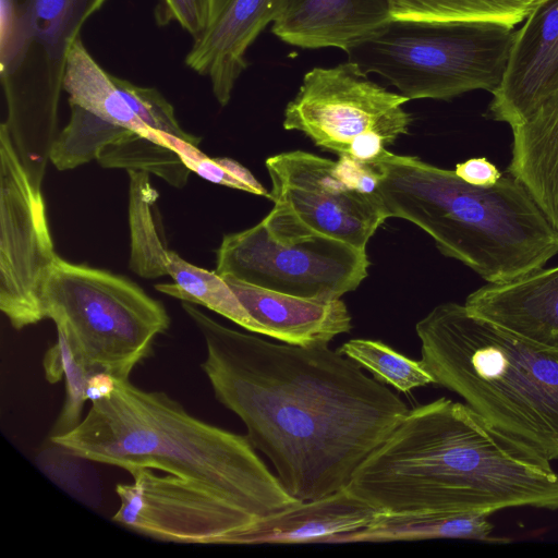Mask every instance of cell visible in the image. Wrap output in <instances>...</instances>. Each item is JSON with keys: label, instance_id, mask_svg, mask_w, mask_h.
I'll list each match as a JSON object with an SVG mask.
<instances>
[{"label": "cell", "instance_id": "obj_20", "mask_svg": "<svg viewBox=\"0 0 558 558\" xmlns=\"http://www.w3.org/2000/svg\"><path fill=\"white\" fill-rule=\"evenodd\" d=\"M378 511L347 487L256 519L239 545L327 543L368 526Z\"/></svg>", "mask_w": 558, "mask_h": 558}, {"label": "cell", "instance_id": "obj_30", "mask_svg": "<svg viewBox=\"0 0 558 558\" xmlns=\"http://www.w3.org/2000/svg\"><path fill=\"white\" fill-rule=\"evenodd\" d=\"M165 141L179 154L191 172L213 183L270 198L269 192L238 161L226 157L210 158L196 145L168 133L165 134Z\"/></svg>", "mask_w": 558, "mask_h": 558}, {"label": "cell", "instance_id": "obj_9", "mask_svg": "<svg viewBox=\"0 0 558 558\" xmlns=\"http://www.w3.org/2000/svg\"><path fill=\"white\" fill-rule=\"evenodd\" d=\"M366 252L310 231L272 208L254 227L226 234L216 272L251 286L315 300H336L367 276Z\"/></svg>", "mask_w": 558, "mask_h": 558}, {"label": "cell", "instance_id": "obj_14", "mask_svg": "<svg viewBox=\"0 0 558 558\" xmlns=\"http://www.w3.org/2000/svg\"><path fill=\"white\" fill-rule=\"evenodd\" d=\"M69 104L135 132L156 130L198 145L201 137L179 125L171 104L155 88L140 87L102 69L81 38L69 50L63 77Z\"/></svg>", "mask_w": 558, "mask_h": 558}, {"label": "cell", "instance_id": "obj_13", "mask_svg": "<svg viewBox=\"0 0 558 558\" xmlns=\"http://www.w3.org/2000/svg\"><path fill=\"white\" fill-rule=\"evenodd\" d=\"M133 481L116 486L119 507L112 521L161 542L239 545L258 519L242 507L196 484L154 469L128 471Z\"/></svg>", "mask_w": 558, "mask_h": 558}, {"label": "cell", "instance_id": "obj_6", "mask_svg": "<svg viewBox=\"0 0 558 558\" xmlns=\"http://www.w3.org/2000/svg\"><path fill=\"white\" fill-rule=\"evenodd\" d=\"M106 0H1L3 122L21 161L40 168L57 137L66 57Z\"/></svg>", "mask_w": 558, "mask_h": 558}, {"label": "cell", "instance_id": "obj_11", "mask_svg": "<svg viewBox=\"0 0 558 558\" xmlns=\"http://www.w3.org/2000/svg\"><path fill=\"white\" fill-rule=\"evenodd\" d=\"M58 255L45 203L0 126V310L20 330L45 318L43 291Z\"/></svg>", "mask_w": 558, "mask_h": 558}, {"label": "cell", "instance_id": "obj_31", "mask_svg": "<svg viewBox=\"0 0 558 558\" xmlns=\"http://www.w3.org/2000/svg\"><path fill=\"white\" fill-rule=\"evenodd\" d=\"M160 7L159 17H162L163 22H177L194 39L204 32L209 0H160Z\"/></svg>", "mask_w": 558, "mask_h": 558}, {"label": "cell", "instance_id": "obj_7", "mask_svg": "<svg viewBox=\"0 0 558 558\" xmlns=\"http://www.w3.org/2000/svg\"><path fill=\"white\" fill-rule=\"evenodd\" d=\"M514 33L493 22L392 21L347 54L409 100H449L499 86Z\"/></svg>", "mask_w": 558, "mask_h": 558}, {"label": "cell", "instance_id": "obj_24", "mask_svg": "<svg viewBox=\"0 0 558 558\" xmlns=\"http://www.w3.org/2000/svg\"><path fill=\"white\" fill-rule=\"evenodd\" d=\"M168 275L174 283H161L155 289L193 304L205 306L244 329L259 333L258 325L250 316L228 283L216 271L187 263L170 251Z\"/></svg>", "mask_w": 558, "mask_h": 558}, {"label": "cell", "instance_id": "obj_4", "mask_svg": "<svg viewBox=\"0 0 558 558\" xmlns=\"http://www.w3.org/2000/svg\"><path fill=\"white\" fill-rule=\"evenodd\" d=\"M374 166L389 218L418 226L441 254L487 283L545 267L558 254V230L508 171L495 184L478 186L454 170L389 150Z\"/></svg>", "mask_w": 558, "mask_h": 558}, {"label": "cell", "instance_id": "obj_16", "mask_svg": "<svg viewBox=\"0 0 558 558\" xmlns=\"http://www.w3.org/2000/svg\"><path fill=\"white\" fill-rule=\"evenodd\" d=\"M288 0H209L204 32L194 39L186 65L208 76L213 93L226 106L246 69L245 54L258 35L281 14Z\"/></svg>", "mask_w": 558, "mask_h": 558}, {"label": "cell", "instance_id": "obj_5", "mask_svg": "<svg viewBox=\"0 0 558 558\" xmlns=\"http://www.w3.org/2000/svg\"><path fill=\"white\" fill-rule=\"evenodd\" d=\"M435 385L460 396L496 428L548 461L558 459V351L471 314L435 306L415 326Z\"/></svg>", "mask_w": 558, "mask_h": 558}, {"label": "cell", "instance_id": "obj_21", "mask_svg": "<svg viewBox=\"0 0 558 558\" xmlns=\"http://www.w3.org/2000/svg\"><path fill=\"white\" fill-rule=\"evenodd\" d=\"M511 132L507 171L527 187L558 230V86Z\"/></svg>", "mask_w": 558, "mask_h": 558}, {"label": "cell", "instance_id": "obj_27", "mask_svg": "<svg viewBox=\"0 0 558 558\" xmlns=\"http://www.w3.org/2000/svg\"><path fill=\"white\" fill-rule=\"evenodd\" d=\"M69 105L70 121L57 135L50 153V161L60 171L71 170L96 159L105 146L131 131L77 105Z\"/></svg>", "mask_w": 558, "mask_h": 558}, {"label": "cell", "instance_id": "obj_10", "mask_svg": "<svg viewBox=\"0 0 558 558\" xmlns=\"http://www.w3.org/2000/svg\"><path fill=\"white\" fill-rule=\"evenodd\" d=\"M409 99L368 78L353 61L313 68L287 105L283 128L299 131L325 149L374 165L401 135L412 116Z\"/></svg>", "mask_w": 558, "mask_h": 558}, {"label": "cell", "instance_id": "obj_26", "mask_svg": "<svg viewBox=\"0 0 558 558\" xmlns=\"http://www.w3.org/2000/svg\"><path fill=\"white\" fill-rule=\"evenodd\" d=\"M129 187V225L131 234L130 268L143 278L168 275L170 251L159 239L151 214L158 194L153 189L149 173L126 170Z\"/></svg>", "mask_w": 558, "mask_h": 558}, {"label": "cell", "instance_id": "obj_3", "mask_svg": "<svg viewBox=\"0 0 558 558\" xmlns=\"http://www.w3.org/2000/svg\"><path fill=\"white\" fill-rule=\"evenodd\" d=\"M71 432L69 456L126 471L149 468L216 493L257 518L298 504L246 436L204 422L163 391L111 378Z\"/></svg>", "mask_w": 558, "mask_h": 558}, {"label": "cell", "instance_id": "obj_15", "mask_svg": "<svg viewBox=\"0 0 558 558\" xmlns=\"http://www.w3.org/2000/svg\"><path fill=\"white\" fill-rule=\"evenodd\" d=\"M558 86V0H541L515 29L487 117L519 123Z\"/></svg>", "mask_w": 558, "mask_h": 558}, {"label": "cell", "instance_id": "obj_19", "mask_svg": "<svg viewBox=\"0 0 558 558\" xmlns=\"http://www.w3.org/2000/svg\"><path fill=\"white\" fill-rule=\"evenodd\" d=\"M225 280L258 325L259 335L293 345L320 347L352 328L351 315L340 299H305Z\"/></svg>", "mask_w": 558, "mask_h": 558}, {"label": "cell", "instance_id": "obj_2", "mask_svg": "<svg viewBox=\"0 0 558 558\" xmlns=\"http://www.w3.org/2000/svg\"><path fill=\"white\" fill-rule=\"evenodd\" d=\"M347 488L378 512L558 510V472L466 403L409 410Z\"/></svg>", "mask_w": 558, "mask_h": 558}, {"label": "cell", "instance_id": "obj_12", "mask_svg": "<svg viewBox=\"0 0 558 558\" xmlns=\"http://www.w3.org/2000/svg\"><path fill=\"white\" fill-rule=\"evenodd\" d=\"M265 163L274 208L310 231L365 251L389 218L379 191L359 190L338 161L292 150L271 156Z\"/></svg>", "mask_w": 558, "mask_h": 558}, {"label": "cell", "instance_id": "obj_32", "mask_svg": "<svg viewBox=\"0 0 558 558\" xmlns=\"http://www.w3.org/2000/svg\"><path fill=\"white\" fill-rule=\"evenodd\" d=\"M454 172L465 182L489 186L495 184L502 173L485 157L470 158L456 165Z\"/></svg>", "mask_w": 558, "mask_h": 558}, {"label": "cell", "instance_id": "obj_18", "mask_svg": "<svg viewBox=\"0 0 558 558\" xmlns=\"http://www.w3.org/2000/svg\"><path fill=\"white\" fill-rule=\"evenodd\" d=\"M391 22L388 0H288L271 32L291 46L348 52Z\"/></svg>", "mask_w": 558, "mask_h": 558}, {"label": "cell", "instance_id": "obj_29", "mask_svg": "<svg viewBox=\"0 0 558 558\" xmlns=\"http://www.w3.org/2000/svg\"><path fill=\"white\" fill-rule=\"evenodd\" d=\"M57 336L56 344L45 355L44 368L46 378L52 384L64 377L65 399L49 438L66 434L78 425L88 400L90 380L96 376L74 355L64 332L57 329Z\"/></svg>", "mask_w": 558, "mask_h": 558}, {"label": "cell", "instance_id": "obj_8", "mask_svg": "<svg viewBox=\"0 0 558 558\" xmlns=\"http://www.w3.org/2000/svg\"><path fill=\"white\" fill-rule=\"evenodd\" d=\"M41 301L45 318L64 332L74 355L95 375L120 380L129 379L170 326L163 305L134 282L59 256Z\"/></svg>", "mask_w": 558, "mask_h": 558}, {"label": "cell", "instance_id": "obj_17", "mask_svg": "<svg viewBox=\"0 0 558 558\" xmlns=\"http://www.w3.org/2000/svg\"><path fill=\"white\" fill-rule=\"evenodd\" d=\"M464 306L517 337L558 351V265L486 283L468 295Z\"/></svg>", "mask_w": 558, "mask_h": 558}, {"label": "cell", "instance_id": "obj_25", "mask_svg": "<svg viewBox=\"0 0 558 558\" xmlns=\"http://www.w3.org/2000/svg\"><path fill=\"white\" fill-rule=\"evenodd\" d=\"M165 132L129 131L105 146L96 160L104 168L141 170L153 173L177 189L185 186L191 170L163 140Z\"/></svg>", "mask_w": 558, "mask_h": 558}, {"label": "cell", "instance_id": "obj_28", "mask_svg": "<svg viewBox=\"0 0 558 558\" xmlns=\"http://www.w3.org/2000/svg\"><path fill=\"white\" fill-rule=\"evenodd\" d=\"M338 351L373 373L378 381L401 392L435 384L421 360L410 359L379 340L351 339L342 343Z\"/></svg>", "mask_w": 558, "mask_h": 558}, {"label": "cell", "instance_id": "obj_1", "mask_svg": "<svg viewBox=\"0 0 558 558\" xmlns=\"http://www.w3.org/2000/svg\"><path fill=\"white\" fill-rule=\"evenodd\" d=\"M206 348L215 398L245 425L290 495L311 500L345 488L409 408L385 384L328 345L276 343L229 328L183 302Z\"/></svg>", "mask_w": 558, "mask_h": 558}, {"label": "cell", "instance_id": "obj_23", "mask_svg": "<svg viewBox=\"0 0 558 558\" xmlns=\"http://www.w3.org/2000/svg\"><path fill=\"white\" fill-rule=\"evenodd\" d=\"M392 21L493 22L514 27L541 0H388Z\"/></svg>", "mask_w": 558, "mask_h": 558}, {"label": "cell", "instance_id": "obj_22", "mask_svg": "<svg viewBox=\"0 0 558 558\" xmlns=\"http://www.w3.org/2000/svg\"><path fill=\"white\" fill-rule=\"evenodd\" d=\"M489 515L471 512L404 511L378 512L363 530L339 536L331 544L357 542H401L438 538L508 542L496 537Z\"/></svg>", "mask_w": 558, "mask_h": 558}]
</instances>
